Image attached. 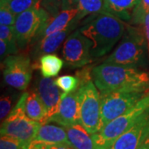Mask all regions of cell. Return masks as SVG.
Listing matches in <instances>:
<instances>
[{"label": "cell", "mask_w": 149, "mask_h": 149, "mask_svg": "<svg viewBox=\"0 0 149 149\" xmlns=\"http://www.w3.org/2000/svg\"><path fill=\"white\" fill-rule=\"evenodd\" d=\"M78 14L76 18L81 21L86 17L104 11V0H79L77 4Z\"/></svg>", "instance_id": "21"}, {"label": "cell", "mask_w": 149, "mask_h": 149, "mask_svg": "<svg viewBox=\"0 0 149 149\" xmlns=\"http://www.w3.org/2000/svg\"><path fill=\"white\" fill-rule=\"evenodd\" d=\"M56 85L65 93H72L80 87V80L76 75L65 74L55 80Z\"/></svg>", "instance_id": "24"}, {"label": "cell", "mask_w": 149, "mask_h": 149, "mask_svg": "<svg viewBox=\"0 0 149 149\" xmlns=\"http://www.w3.org/2000/svg\"><path fill=\"white\" fill-rule=\"evenodd\" d=\"M127 26L122 19L103 11L86 17L79 30L92 43L91 56L95 60L111 51L122 39Z\"/></svg>", "instance_id": "1"}, {"label": "cell", "mask_w": 149, "mask_h": 149, "mask_svg": "<svg viewBox=\"0 0 149 149\" xmlns=\"http://www.w3.org/2000/svg\"><path fill=\"white\" fill-rule=\"evenodd\" d=\"M17 15L6 5L0 2V22L7 26H14Z\"/></svg>", "instance_id": "26"}, {"label": "cell", "mask_w": 149, "mask_h": 149, "mask_svg": "<svg viewBox=\"0 0 149 149\" xmlns=\"http://www.w3.org/2000/svg\"><path fill=\"white\" fill-rule=\"evenodd\" d=\"M79 0H61V9H70L77 7Z\"/></svg>", "instance_id": "32"}, {"label": "cell", "mask_w": 149, "mask_h": 149, "mask_svg": "<svg viewBox=\"0 0 149 149\" xmlns=\"http://www.w3.org/2000/svg\"><path fill=\"white\" fill-rule=\"evenodd\" d=\"M71 147L74 149H95L93 139L80 123L64 127Z\"/></svg>", "instance_id": "18"}, {"label": "cell", "mask_w": 149, "mask_h": 149, "mask_svg": "<svg viewBox=\"0 0 149 149\" xmlns=\"http://www.w3.org/2000/svg\"><path fill=\"white\" fill-rule=\"evenodd\" d=\"M0 2L5 3L17 16L28 9L41 7L39 0H1Z\"/></svg>", "instance_id": "23"}, {"label": "cell", "mask_w": 149, "mask_h": 149, "mask_svg": "<svg viewBox=\"0 0 149 149\" xmlns=\"http://www.w3.org/2000/svg\"><path fill=\"white\" fill-rule=\"evenodd\" d=\"M91 76L100 93L148 90V74L137 68L104 62L92 68Z\"/></svg>", "instance_id": "2"}, {"label": "cell", "mask_w": 149, "mask_h": 149, "mask_svg": "<svg viewBox=\"0 0 149 149\" xmlns=\"http://www.w3.org/2000/svg\"><path fill=\"white\" fill-rule=\"evenodd\" d=\"M24 145L18 139L8 135H1L0 149H23Z\"/></svg>", "instance_id": "28"}, {"label": "cell", "mask_w": 149, "mask_h": 149, "mask_svg": "<svg viewBox=\"0 0 149 149\" xmlns=\"http://www.w3.org/2000/svg\"><path fill=\"white\" fill-rule=\"evenodd\" d=\"M148 91L149 89L146 91H117L100 93V129L133 108Z\"/></svg>", "instance_id": "8"}, {"label": "cell", "mask_w": 149, "mask_h": 149, "mask_svg": "<svg viewBox=\"0 0 149 149\" xmlns=\"http://www.w3.org/2000/svg\"><path fill=\"white\" fill-rule=\"evenodd\" d=\"M149 12V0H140L138 6L133 10L129 23L132 25H141L144 15Z\"/></svg>", "instance_id": "25"}, {"label": "cell", "mask_w": 149, "mask_h": 149, "mask_svg": "<svg viewBox=\"0 0 149 149\" xmlns=\"http://www.w3.org/2000/svg\"><path fill=\"white\" fill-rule=\"evenodd\" d=\"M41 7L47 11L52 17L56 15L61 8V0H39Z\"/></svg>", "instance_id": "29"}, {"label": "cell", "mask_w": 149, "mask_h": 149, "mask_svg": "<svg viewBox=\"0 0 149 149\" xmlns=\"http://www.w3.org/2000/svg\"><path fill=\"white\" fill-rule=\"evenodd\" d=\"M77 14H78L77 8H70V9H61V11H60L56 15L51 17L47 27L44 28L38 40H40L42 37L47 35L65 29L70 25H71L75 20H78L76 18Z\"/></svg>", "instance_id": "15"}, {"label": "cell", "mask_w": 149, "mask_h": 149, "mask_svg": "<svg viewBox=\"0 0 149 149\" xmlns=\"http://www.w3.org/2000/svg\"><path fill=\"white\" fill-rule=\"evenodd\" d=\"M146 40L143 28L128 24L121 42L104 62L137 69L145 67L148 64Z\"/></svg>", "instance_id": "3"}, {"label": "cell", "mask_w": 149, "mask_h": 149, "mask_svg": "<svg viewBox=\"0 0 149 149\" xmlns=\"http://www.w3.org/2000/svg\"><path fill=\"white\" fill-rule=\"evenodd\" d=\"M80 100L77 91L72 93H63L58 111L47 123L54 122L62 127H69L75 123H80Z\"/></svg>", "instance_id": "11"}, {"label": "cell", "mask_w": 149, "mask_h": 149, "mask_svg": "<svg viewBox=\"0 0 149 149\" xmlns=\"http://www.w3.org/2000/svg\"><path fill=\"white\" fill-rule=\"evenodd\" d=\"M0 39L4 40L9 48L11 55H16L19 52V47L17 42L14 26L0 25Z\"/></svg>", "instance_id": "22"}, {"label": "cell", "mask_w": 149, "mask_h": 149, "mask_svg": "<svg viewBox=\"0 0 149 149\" xmlns=\"http://www.w3.org/2000/svg\"><path fill=\"white\" fill-rule=\"evenodd\" d=\"M34 139L48 144H65L71 146L67 138L65 128L50 124L49 123L41 124Z\"/></svg>", "instance_id": "16"}, {"label": "cell", "mask_w": 149, "mask_h": 149, "mask_svg": "<svg viewBox=\"0 0 149 149\" xmlns=\"http://www.w3.org/2000/svg\"><path fill=\"white\" fill-rule=\"evenodd\" d=\"M64 65V61L56 55L46 54L39 59V69L44 77L56 76Z\"/></svg>", "instance_id": "20"}, {"label": "cell", "mask_w": 149, "mask_h": 149, "mask_svg": "<svg viewBox=\"0 0 149 149\" xmlns=\"http://www.w3.org/2000/svg\"><path fill=\"white\" fill-rule=\"evenodd\" d=\"M46 149H74L73 147L65 144H47Z\"/></svg>", "instance_id": "33"}, {"label": "cell", "mask_w": 149, "mask_h": 149, "mask_svg": "<svg viewBox=\"0 0 149 149\" xmlns=\"http://www.w3.org/2000/svg\"><path fill=\"white\" fill-rule=\"evenodd\" d=\"M28 92H24L8 117L1 124V135L18 139L24 146L36 138L41 123L31 119L25 113L24 104Z\"/></svg>", "instance_id": "5"}, {"label": "cell", "mask_w": 149, "mask_h": 149, "mask_svg": "<svg viewBox=\"0 0 149 149\" xmlns=\"http://www.w3.org/2000/svg\"><path fill=\"white\" fill-rule=\"evenodd\" d=\"M149 109V91L133 108L91 135L95 149H109L114 141L128 131Z\"/></svg>", "instance_id": "4"}, {"label": "cell", "mask_w": 149, "mask_h": 149, "mask_svg": "<svg viewBox=\"0 0 149 149\" xmlns=\"http://www.w3.org/2000/svg\"><path fill=\"white\" fill-rule=\"evenodd\" d=\"M51 17L47 11L42 7L33 8L18 14L14 30L19 49H27L37 42Z\"/></svg>", "instance_id": "6"}, {"label": "cell", "mask_w": 149, "mask_h": 149, "mask_svg": "<svg viewBox=\"0 0 149 149\" xmlns=\"http://www.w3.org/2000/svg\"><path fill=\"white\" fill-rule=\"evenodd\" d=\"M141 26L143 27V32L145 34V37L148 42V54H149V12L147 13L143 17V22L141 23Z\"/></svg>", "instance_id": "31"}, {"label": "cell", "mask_w": 149, "mask_h": 149, "mask_svg": "<svg viewBox=\"0 0 149 149\" xmlns=\"http://www.w3.org/2000/svg\"><path fill=\"white\" fill-rule=\"evenodd\" d=\"M77 92L80 100V123L92 135L100 130V93L92 80L81 83Z\"/></svg>", "instance_id": "7"}, {"label": "cell", "mask_w": 149, "mask_h": 149, "mask_svg": "<svg viewBox=\"0 0 149 149\" xmlns=\"http://www.w3.org/2000/svg\"><path fill=\"white\" fill-rule=\"evenodd\" d=\"M138 149H149V135L145 139L143 142L140 144Z\"/></svg>", "instance_id": "34"}, {"label": "cell", "mask_w": 149, "mask_h": 149, "mask_svg": "<svg viewBox=\"0 0 149 149\" xmlns=\"http://www.w3.org/2000/svg\"><path fill=\"white\" fill-rule=\"evenodd\" d=\"M91 42L80 30H75L65 39L62 47V57L67 66L80 68L94 60L91 56Z\"/></svg>", "instance_id": "10"}, {"label": "cell", "mask_w": 149, "mask_h": 149, "mask_svg": "<svg viewBox=\"0 0 149 149\" xmlns=\"http://www.w3.org/2000/svg\"><path fill=\"white\" fill-rule=\"evenodd\" d=\"M140 0H104V11L129 22Z\"/></svg>", "instance_id": "17"}, {"label": "cell", "mask_w": 149, "mask_h": 149, "mask_svg": "<svg viewBox=\"0 0 149 149\" xmlns=\"http://www.w3.org/2000/svg\"><path fill=\"white\" fill-rule=\"evenodd\" d=\"M13 97L9 94H4L0 100V119L3 122L12 111Z\"/></svg>", "instance_id": "27"}, {"label": "cell", "mask_w": 149, "mask_h": 149, "mask_svg": "<svg viewBox=\"0 0 149 149\" xmlns=\"http://www.w3.org/2000/svg\"><path fill=\"white\" fill-rule=\"evenodd\" d=\"M55 83V80L49 77H39L35 83L34 91L45 104L47 110L48 119L52 118L58 111L62 94Z\"/></svg>", "instance_id": "13"}, {"label": "cell", "mask_w": 149, "mask_h": 149, "mask_svg": "<svg viewBox=\"0 0 149 149\" xmlns=\"http://www.w3.org/2000/svg\"><path fill=\"white\" fill-rule=\"evenodd\" d=\"M149 135V109L133 127L118 137L109 149H138Z\"/></svg>", "instance_id": "12"}, {"label": "cell", "mask_w": 149, "mask_h": 149, "mask_svg": "<svg viewBox=\"0 0 149 149\" xmlns=\"http://www.w3.org/2000/svg\"><path fill=\"white\" fill-rule=\"evenodd\" d=\"M10 51L8 46L4 40L0 39V57H1V61L3 62L8 56H10Z\"/></svg>", "instance_id": "30"}, {"label": "cell", "mask_w": 149, "mask_h": 149, "mask_svg": "<svg viewBox=\"0 0 149 149\" xmlns=\"http://www.w3.org/2000/svg\"><path fill=\"white\" fill-rule=\"evenodd\" d=\"M25 113L31 119L40 123H46L47 120V110L41 98L35 91L28 93L24 104Z\"/></svg>", "instance_id": "19"}, {"label": "cell", "mask_w": 149, "mask_h": 149, "mask_svg": "<svg viewBox=\"0 0 149 149\" xmlns=\"http://www.w3.org/2000/svg\"><path fill=\"white\" fill-rule=\"evenodd\" d=\"M79 22V20H75L71 25H70L69 27H66L64 30L53 32L38 40L33 45L32 52L30 53L32 60L36 62L38 59L41 58V56L44 55L52 54L57 51L63 42L65 41L70 33L76 28Z\"/></svg>", "instance_id": "14"}, {"label": "cell", "mask_w": 149, "mask_h": 149, "mask_svg": "<svg viewBox=\"0 0 149 149\" xmlns=\"http://www.w3.org/2000/svg\"><path fill=\"white\" fill-rule=\"evenodd\" d=\"M3 63V78L7 85L18 91H25L32 80V70L30 56L26 55H10Z\"/></svg>", "instance_id": "9"}]
</instances>
